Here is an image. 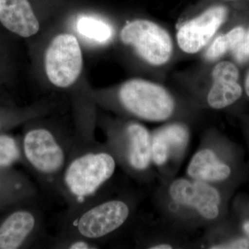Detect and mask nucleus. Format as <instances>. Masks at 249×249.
Wrapping results in <instances>:
<instances>
[{
  "label": "nucleus",
  "instance_id": "nucleus-17",
  "mask_svg": "<svg viewBox=\"0 0 249 249\" xmlns=\"http://www.w3.org/2000/svg\"><path fill=\"white\" fill-rule=\"evenodd\" d=\"M0 22L23 37H31L40 30V22L28 0H0Z\"/></svg>",
  "mask_w": 249,
  "mask_h": 249
},
{
  "label": "nucleus",
  "instance_id": "nucleus-6",
  "mask_svg": "<svg viewBox=\"0 0 249 249\" xmlns=\"http://www.w3.org/2000/svg\"><path fill=\"white\" fill-rule=\"evenodd\" d=\"M188 178L231 193L248 177L238 147L214 127L203 131L199 144L186 170Z\"/></svg>",
  "mask_w": 249,
  "mask_h": 249
},
{
  "label": "nucleus",
  "instance_id": "nucleus-24",
  "mask_svg": "<svg viewBox=\"0 0 249 249\" xmlns=\"http://www.w3.org/2000/svg\"><path fill=\"white\" fill-rule=\"evenodd\" d=\"M232 57L237 63L243 65L249 60V29L242 42L232 52Z\"/></svg>",
  "mask_w": 249,
  "mask_h": 249
},
{
  "label": "nucleus",
  "instance_id": "nucleus-19",
  "mask_svg": "<svg viewBox=\"0 0 249 249\" xmlns=\"http://www.w3.org/2000/svg\"><path fill=\"white\" fill-rule=\"evenodd\" d=\"M76 28L82 37L99 45L110 43L115 33L110 23L103 18L85 15L76 19Z\"/></svg>",
  "mask_w": 249,
  "mask_h": 249
},
{
  "label": "nucleus",
  "instance_id": "nucleus-16",
  "mask_svg": "<svg viewBox=\"0 0 249 249\" xmlns=\"http://www.w3.org/2000/svg\"><path fill=\"white\" fill-rule=\"evenodd\" d=\"M38 190L25 174L13 168H0V213L15 205L35 200Z\"/></svg>",
  "mask_w": 249,
  "mask_h": 249
},
{
  "label": "nucleus",
  "instance_id": "nucleus-12",
  "mask_svg": "<svg viewBox=\"0 0 249 249\" xmlns=\"http://www.w3.org/2000/svg\"><path fill=\"white\" fill-rule=\"evenodd\" d=\"M83 67L81 47L77 37L62 33L53 37L46 51L45 70L51 84L70 89L76 84Z\"/></svg>",
  "mask_w": 249,
  "mask_h": 249
},
{
  "label": "nucleus",
  "instance_id": "nucleus-15",
  "mask_svg": "<svg viewBox=\"0 0 249 249\" xmlns=\"http://www.w3.org/2000/svg\"><path fill=\"white\" fill-rule=\"evenodd\" d=\"M196 243V249H249V239L230 214L206 228L204 235Z\"/></svg>",
  "mask_w": 249,
  "mask_h": 249
},
{
  "label": "nucleus",
  "instance_id": "nucleus-27",
  "mask_svg": "<svg viewBox=\"0 0 249 249\" xmlns=\"http://www.w3.org/2000/svg\"><path fill=\"white\" fill-rule=\"evenodd\" d=\"M246 198H247V201H248V203L249 204V198H247V197H246Z\"/></svg>",
  "mask_w": 249,
  "mask_h": 249
},
{
  "label": "nucleus",
  "instance_id": "nucleus-18",
  "mask_svg": "<svg viewBox=\"0 0 249 249\" xmlns=\"http://www.w3.org/2000/svg\"><path fill=\"white\" fill-rule=\"evenodd\" d=\"M247 32L245 27L237 26L226 33H221L201 53V65H210L222 60L227 53L242 42Z\"/></svg>",
  "mask_w": 249,
  "mask_h": 249
},
{
  "label": "nucleus",
  "instance_id": "nucleus-22",
  "mask_svg": "<svg viewBox=\"0 0 249 249\" xmlns=\"http://www.w3.org/2000/svg\"><path fill=\"white\" fill-rule=\"evenodd\" d=\"M50 248L58 249H97L99 244L86 240L78 236L60 231L51 241Z\"/></svg>",
  "mask_w": 249,
  "mask_h": 249
},
{
  "label": "nucleus",
  "instance_id": "nucleus-25",
  "mask_svg": "<svg viewBox=\"0 0 249 249\" xmlns=\"http://www.w3.org/2000/svg\"><path fill=\"white\" fill-rule=\"evenodd\" d=\"M245 91L246 95L249 98V70L245 80Z\"/></svg>",
  "mask_w": 249,
  "mask_h": 249
},
{
  "label": "nucleus",
  "instance_id": "nucleus-21",
  "mask_svg": "<svg viewBox=\"0 0 249 249\" xmlns=\"http://www.w3.org/2000/svg\"><path fill=\"white\" fill-rule=\"evenodd\" d=\"M17 163L23 164L20 137L0 134V168H13Z\"/></svg>",
  "mask_w": 249,
  "mask_h": 249
},
{
  "label": "nucleus",
  "instance_id": "nucleus-14",
  "mask_svg": "<svg viewBox=\"0 0 249 249\" xmlns=\"http://www.w3.org/2000/svg\"><path fill=\"white\" fill-rule=\"evenodd\" d=\"M133 238L139 249H196V240H191L189 234L160 216L141 218L134 227Z\"/></svg>",
  "mask_w": 249,
  "mask_h": 249
},
{
  "label": "nucleus",
  "instance_id": "nucleus-13",
  "mask_svg": "<svg viewBox=\"0 0 249 249\" xmlns=\"http://www.w3.org/2000/svg\"><path fill=\"white\" fill-rule=\"evenodd\" d=\"M230 10L223 4L210 6L200 14L178 26L176 42L178 49L188 55L202 53L225 25Z\"/></svg>",
  "mask_w": 249,
  "mask_h": 249
},
{
  "label": "nucleus",
  "instance_id": "nucleus-3",
  "mask_svg": "<svg viewBox=\"0 0 249 249\" xmlns=\"http://www.w3.org/2000/svg\"><path fill=\"white\" fill-rule=\"evenodd\" d=\"M119 166L107 144L96 139L75 140L57 185V194L76 211L102 195Z\"/></svg>",
  "mask_w": 249,
  "mask_h": 249
},
{
  "label": "nucleus",
  "instance_id": "nucleus-26",
  "mask_svg": "<svg viewBox=\"0 0 249 249\" xmlns=\"http://www.w3.org/2000/svg\"><path fill=\"white\" fill-rule=\"evenodd\" d=\"M246 142H247V145H248L249 151V124L245 129ZM247 169H248V177L249 178V162L248 166H247Z\"/></svg>",
  "mask_w": 249,
  "mask_h": 249
},
{
  "label": "nucleus",
  "instance_id": "nucleus-20",
  "mask_svg": "<svg viewBox=\"0 0 249 249\" xmlns=\"http://www.w3.org/2000/svg\"><path fill=\"white\" fill-rule=\"evenodd\" d=\"M54 107L53 103L44 101L20 110L0 111V134L4 133L17 124L47 116L53 111Z\"/></svg>",
  "mask_w": 249,
  "mask_h": 249
},
{
  "label": "nucleus",
  "instance_id": "nucleus-28",
  "mask_svg": "<svg viewBox=\"0 0 249 249\" xmlns=\"http://www.w3.org/2000/svg\"><path fill=\"white\" fill-rule=\"evenodd\" d=\"M226 1H231V0H226Z\"/></svg>",
  "mask_w": 249,
  "mask_h": 249
},
{
  "label": "nucleus",
  "instance_id": "nucleus-5",
  "mask_svg": "<svg viewBox=\"0 0 249 249\" xmlns=\"http://www.w3.org/2000/svg\"><path fill=\"white\" fill-rule=\"evenodd\" d=\"M140 203V195L133 192L103 193L80 209L66 211L61 231L100 245L133 224Z\"/></svg>",
  "mask_w": 249,
  "mask_h": 249
},
{
  "label": "nucleus",
  "instance_id": "nucleus-7",
  "mask_svg": "<svg viewBox=\"0 0 249 249\" xmlns=\"http://www.w3.org/2000/svg\"><path fill=\"white\" fill-rule=\"evenodd\" d=\"M97 124L106 136L118 165L126 175L142 184L157 178L152 160V132L140 121L129 118L103 116Z\"/></svg>",
  "mask_w": 249,
  "mask_h": 249
},
{
  "label": "nucleus",
  "instance_id": "nucleus-9",
  "mask_svg": "<svg viewBox=\"0 0 249 249\" xmlns=\"http://www.w3.org/2000/svg\"><path fill=\"white\" fill-rule=\"evenodd\" d=\"M119 38L151 68H164L173 58V37L167 29L150 19H136L126 23L121 28Z\"/></svg>",
  "mask_w": 249,
  "mask_h": 249
},
{
  "label": "nucleus",
  "instance_id": "nucleus-23",
  "mask_svg": "<svg viewBox=\"0 0 249 249\" xmlns=\"http://www.w3.org/2000/svg\"><path fill=\"white\" fill-rule=\"evenodd\" d=\"M232 216L238 223L241 230L249 239V204L246 196L236 198L232 205Z\"/></svg>",
  "mask_w": 249,
  "mask_h": 249
},
{
  "label": "nucleus",
  "instance_id": "nucleus-8",
  "mask_svg": "<svg viewBox=\"0 0 249 249\" xmlns=\"http://www.w3.org/2000/svg\"><path fill=\"white\" fill-rule=\"evenodd\" d=\"M176 80L178 91L205 111L225 110L243 96L238 67L227 60L201 65L196 71L178 74Z\"/></svg>",
  "mask_w": 249,
  "mask_h": 249
},
{
  "label": "nucleus",
  "instance_id": "nucleus-2",
  "mask_svg": "<svg viewBox=\"0 0 249 249\" xmlns=\"http://www.w3.org/2000/svg\"><path fill=\"white\" fill-rule=\"evenodd\" d=\"M232 196L209 183L175 177L160 181L152 204L159 216L191 235L227 217Z\"/></svg>",
  "mask_w": 249,
  "mask_h": 249
},
{
  "label": "nucleus",
  "instance_id": "nucleus-4",
  "mask_svg": "<svg viewBox=\"0 0 249 249\" xmlns=\"http://www.w3.org/2000/svg\"><path fill=\"white\" fill-rule=\"evenodd\" d=\"M28 121L20 137L23 164L45 191L57 194V185L75 140V131L43 120Z\"/></svg>",
  "mask_w": 249,
  "mask_h": 249
},
{
  "label": "nucleus",
  "instance_id": "nucleus-1",
  "mask_svg": "<svg viewBox=\"0 0 249 249\" xmlns=\"http://www.w3.org/2000/svg\"><path fill=\"white\" fill-rule=\"evenodd\" d=\"M91 96L105 109L139 121H181L194 126L205 113L181 91L143 78H131L110 89L94 91Z\"/></svg>",
  "mask_w": 249,
  "mask_h": 249
},
{
  "label": "nucleus",
  "instance_id": "nucleus-11",
  "mask_svg": "<svg viewBox=\"0 0 249 249\" xmlns=\"http://www.w3.org/2000/svg\"><path fill=\"white\" fill-rule=\"evenodd\" d=\"M35 200L15 205L4 211L0 218V249H28L44 235V214L34 204Z\"/></svg>",
  "mask_w": 249,
  "mask_h": 249
},
{
  "label": "nucleus",
  "instance_id": "nucleus-10",
  "mask_svg": "<svg viewBox=\"0 0 249 249\" xmlns=\"http://www.w3.org/2000/svg\"><path fill=\"white\" fill-rule=\"evenodd\" d=\"M193 126L181 121H170L152 132V160L159 181L176 177L189 147Z\"/></svg>",
  "mask_w": 249,
  "mask_h": 249
}]
</instances>
